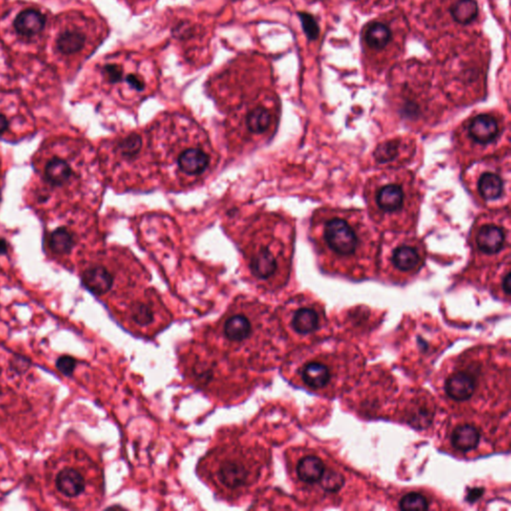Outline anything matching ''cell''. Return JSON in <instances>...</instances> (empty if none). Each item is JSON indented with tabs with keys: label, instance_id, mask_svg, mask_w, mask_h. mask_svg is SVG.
Listing matches in <instances>:
<instances>
[{
	"label": "cell",
	"instance_id": "cell-17",
	"mask_svg": "<svg viewBox=\"0 0 511 511\" xmlns=\"http://www.w3.org/2000/svg\"><path fill=\"white\" fill-rule=\"evenodd\" d=\"M276 317L285 321L292 332L298 335L314 334L321 322L317 308L308 305L303 299H295L286 304L285 307L277 313Z\"/></svg>",
	"mask_w": 511,
	"mask_h": 511
},
{
	"label": "cell",
	"instance_id": "cell-35",
	"mask_svg": "<svg viewBox=\"0 0 511 511\" xmlns=\"http://www.w3.org/2000/svg\"><path fill=\"white\" fill-rule=\"evenodd\" d=\"M9 245L8 241L4 238H0V256H6L8 254Z\"/></svg>",
	"mask_w": 511,
	"mask_h": 511
},
{
	"label": "cell",
	"instance_id": "cell-3",
	"mask_svg": "<svg viewBox=\"0 0 511 511\" xmlns=\"http://www.w3.org/2000/svg\"><path fill=\"white\" fill-rule=\"evenodd\" d=\"M271 454L243 431L222 432L197 465V474L221 501L240 504L271 476Z\"/></svg>",
	"mask_w": 511,
	"mask_h": 511
},
{
	"label": "cell",
	"instance_id": "cell-23",
	"mask_svg": "<svg viewBox=\"0 0 511 511\" xmlns=\"http://www.w3.org/2000/svg\"><path fill=\"white\" fill-rule=\"evenodd\" d=\"M46 17L36 9H26L18 13L13 26L18 35L24 37H32L44 30Z\"/></svg>",
	"mask_w": 511,
	"mask_h": 511
},
{
	"label": "cell",
	"instance_id": "cell-22",
	"mask_svg": "<svg viewBox=\"0 0 511 511\" xmlns=\"http://www.w3.org/2000/svg\"><path fill=\"white\" fill-rule=\"evenodd\" d=\"M58 492L67 497H77L86 490V479L74 468L66 467L58 472L55 481Z\"/></svg>",
	"mask_w": 511,
	"mask_h": 511
},
{
	"label": "cell",
	"instance_id": "cell-28",
	"mask_svg": "<svg viewBox=\"0 0 511 511\" xmlns=\"http://www.w3.org/2000/svg\"><path fill=\"white\" fill-rule=\"evenodd\" d=\"M391 31L386 24L380 22L371 24L364 32V40L371 48L382 50L389 44Z\"/></svg>",
	"mask_w": 511,
	"mask_h": 511
},
{
	"label": "cell",
	"instance_id": "cell-8",
	"mask_svg": "<svg viewBox=\"0 0 511 511\" xmlns=\"http://www.w3.org/2000/svg\"><path fill=\"white\" fill-rule=\"evenodd\" d=\"M226 114L227 145L235 154L253 151L273 138L280 121V108L271 93H246L242 100L221 107Z\"/></svg>",
	"mask_w": 511,
	"mask_h": 511
},
{
	"label": "cell",
	"instance_id": "cell-6",
	"mask_svg": "<svg viewBox=\"0 0 511 511\" xmlns=\"http://www.w3.org/2000/svg\"><path fill=\"white\" fill-rule=\"evenodd\" d=\"M178 357L187 382L220 404H237L255 384L251 371L240 368L199 337L183 344Z\"/></svg>",
	"mask_w": 511,
	"mask_h": 511
},
{
	"label": "cell",
	"instance_id": "cell-4",
	"mask_svg": "<svg viewBox=\"0 0 511 511\" xmlns=\"http://www.w3.org/2000/svg\"><path fill=\"white\" fill-rule=\"evenodd\" d=\"M276 319L264 303L240 296L197 337L240 368L263 373L274 355Z\"/></svg>",
	"mask_w": 511,
	"mask_h": 511
},
{
	"label": "cell",
	"instance_id": "cell-36",
	"mask_svg": "<svg viewBox=\"0 0 511 511\" xmlns=\"http://www.w3.org/2000/svg\"><path fill=\"white\" fill-rule=\"evenodd\" d=\"M481 492H483V490H474L468 495H470V499H472V497H474V496H476V499H479V496H481Z\"/></svg>",
	"mask_w": 511,
	"mask_h": 511
},
{
	"label": "cell",
	"instance_id": "cell-2",
	"mask_svg": "<svg viewBox=\"0 0 511 511\" xmlns=\"http://www.w3.org/2000/svg\"><path fill=\"white\" fill-rule=\"evenodd\" d=\"M317 263L324 272L351 279L375 273L380 230L357 209L324 207L314 212L308 227Z\"/></svg>",
	"mask_w": 511,
	"mask_h": 511
},
{
	"label": "cell",
	"instance_id": "cell-32",
	"mask_svg": "<svg viewBox=\"0 0 511 511\" xmlns=\"http://www.w3.org/2000/svg\"><path fill=\"white\" fill-rule=\"evenodd\" d=\"M299 17H300L301 26L308 39L316 40L319 35V28L316 19L312 15L305 12L299 13Z\"/></svg>",
	"mask_w": 511,
	"mask_h": 511
},
{
	"label": "cell",
	"instance_id": "cell-26",
	"mask_svg": "<svg viewBox=\"0 0 511 511\" xmlns=\"http://www.w3.org/2000/svg\"><path fill=\"white\" fill-rule=\"evenodd\" d=\"M86 44V35L78 29H67L58 35L56 48L63 55H73L80 53Z\"/></svg>",
	"mask_w": 511,
	"mask_h": 511
},
{
	"label": "cell",
	"instance_id": "cell-9",
	"mask_svg": "<svg viewBox=\"0 0 511 511\" xmlns=\"http://www.w3.org/2000/svg\"><path fill=\"white\" fill-rule=\"evenodd\" d=\"M109 156L114 185L124 192L148 191L158 182L147 129L119 135L110 142Z\"/></svg>",
	"mask_w": 511,
	"mask_h": 511
},
{
	"label": "cell",
	"instance_id": "cell-27",
	"mask_svg": "<svg viewBox=\"0 0 511 511\" xmlns=\"http://www.w3.org/2000/svg\"><path fill=\"white\" fill-rule=\"evenodd\" d=\"M75 246V236L65 227H58L49 235V249L56 255H71Z\"/></svg>",
	"mask_w": 511,
	"mask_h": 511
},
{
	"label": "cell",
	"instance_id": "cell-30",
	"mask_svg": "<svg viewBox=\"0 0 511 511\" xmlns=\"http://www.w3.org/2000/svg\"><path fill=\"white\" fill-rule=\"evenodd\" d=\"M400 508L402 510H427L429 504L422 494L409 492L400 499Z\"/></svg>",
	"mask_w": 511,
	"mask_h": 511
},
{
	"label": "cell",
	"instance_id": "cell-29",
	"mask_svg": "<svg viewBox=\"0 0 511 511\" xmlns=\"http://www.w3.org/2000/svg\"><path fill=\"white\" fill-rule=\"evenodd\" d=\"M452 17L461 24H470L479 15V6L476 0H458L450 9Z\"/></svg>",
	"mask_w": 511,
	"mask_h": 511
},
{
	"label": "cell",
	"instance_id": "cell-24",
	"mask_svg": "<svg viewBox=\"0 0 511 511\" xmlns=\"http://www.w3.org/2000/svg\"><path fill=\"white\" fill-rule=\"evenodd\" d=\"M74 171L66 160L54 157L44 167L45 181L51 187H63L69 183Z\"/></svg>",
	"mask_w": 511,
	"mask_h": 511
},
{
	"label": "cell",
	"instance_id": "cell-20",
	"mask_svg": "<svg viewBox=\"0 0 511 511\" xmlns=\"http://www.w3.org/2000/svg\"><path fill=\"white\" fill-rule=\"evenodd\" d=\"M476 389V379L467 371H458L450 375L445 386L447 396L456 402L470 400L474 396Z\"/></svg>",
	"mask_w": 511,
	"mask_h": 511
},
{
	"label": "cell",
	"instance_id": "cell-10",
	"mask_svg": "<svg viewBox=\"0 0 511 511\" xmlns=\"http://www.w3.org/2000/svg\"><path fill=\"white\" fill-rule=\"evenodd\" d=\"M454 150L463 169L474 162L510 153V123L494 112L472 115L454 131Z\"/></svg>",
	"mask_w": 511,
	"mask_h": 511
},
{
	"label": "cell",
	"instance_id": "cell-7",
	"mask_svg": "<svg viewBox=\"0 0 511 511\" xmlns=\"http://www.w3.org/2000/svg\"><path fill=\"white\" fill-rule=\"evenodd\" d=\"M368 215L386 233H414L422 205L420 182L405 168L384 169L364 188Z\"/></svg>",
	"mask_w": 511,
	"mask_h": 511
},
{
	"label": "cell",
	"instance_id": "cell-14",
	"mask_svg": "<svg viewBox=\"0 0 511 511\" xmlns=\"http://www.w3.org/2000/svg\"><path fill=\"white\" fill-rule=\"evenodd\" d=\"M117 316L130 334L144 339L156 337L172 322V315L161 296L150 287L119 301Z\"/></svg>",
	"mask_w": 511,
	"mask_h": 511
},
{
	"label": "cell",
	"instance_id": "cell-15",
	"mask_svg": "<svg viewBox=\"0 0 511 511\" xmlns=\"http://www.w3.org/2000/svg\"><path fill=\"white\" fill-rule=\"evenodd\" d=\"M380 242L378 269L393 282L416 276L427 261V248L414 233H388Z\"/></svg>",
	"mask_w": 511,
	"mask_h": 511
},
{
	"label": "cell",
	"instance_id": "cell-16",
	"mask_svg": "<svg viewBox=\"0 0 511 511\" xmlns=\"http://www.w3.org/2000/svg\"><path fill=\"white\" fill-rule=\"evenodd\" d=\"M102 75L109 86L114 87L128 108L138 104L152 91V84L141 68L113 62L106 63Z\"/></svg>",
	"mask_w": 511,
	"mask_h": 511
},
{
	"label": "cell",
	"instance_id": "cell-5",
	"mask_svg": "<svg viewBox=\"0 0 511 511\" xmlns=\"http://www.w3.org/2000/svg\"><path fill=\"white\" fill-rule=\"evenodd\" d=\"M236 243L245 280L262 294L282 290L291 277L294 222L275 212H260L245 221Z\"/></svg>",
	"mask_w": 511,
	"mask_h": 511
},
{
	"label": "cell",
	"instance_id": "cell-1",
	"mask_svg": "<svg viewBox=\"0 0 511 511\" xmlns=\"http://www.w3.org/2000/svg\"><path fill=\"white\" fill-rule=\"evenodd\" d=\"M157 179L170 192L203 185L220 162L208 133L187 115L164 113L146 128Z\"/></svg>",
	"mask_w": 511,
	"mask_h": 511
},
{
	"label": "cell",
	"instance_id": "cell-13",
	"mask_svg": "<svg viewBox=\"0 0 511 511\" xmlns=\"http://www.w3.org/2000/svg\"><path fill=\"white\" fill-rule=\"evenodd\" d=\"M463 181L479 206L488 211L510 209V153L474 162L463 169Z\"/></svg>",
	"mask_w": 511,
	"mask_h": 511
},
{
	"label": "cell",
	"instance_id": "cell-18",
	"mask_svg": "<svg viewBox=\"0 0 511 511\" xmlns=\"http://www.w3.org/2000/svg\"><path fill=\"white\" fill-rule=\"evenodd\" d=\"M414 151L416 145L413 140L398 137L378 146L373 158L378 165L384 169L400 168V165H405L414 157Z\"/></svg>",
	"mask_w": 511,
	"mask_h": 511
},
{
	"label": "cell",
	"instance_id": "cell-31",
	"mask_svg": "<svg viewBox=\"0 0 511 511\" xmlns=\"http://www.w3.org/2000/svg\"><path fill=\"white\" fill-rule=\"evenodd\" d=\"M319 483L325 492L335 494L343 487L344 479L343 474L340 472H335V470H328V472L325 470Z\"/></svg>",
	"mask_w": 511,
	"mask_h": 511
},
{
	"label": "cell",
	"instance_id": "cell-25",
	"mask_svg": "<svg viewBox=\"0 0 511 511\" xmlns=\"http://www.w3.org/2000/svg\"><path fill=\"white\" fill-rule=\"evenodd\" d=\"M481 441V432L474 425H459L452 434V443L459 452H467L476 449Z\"/></svg>",
	"mask_w": 511,
	"mask_h": 511
},
{
	"label": "cell",
	"instance_id": "cell-19",
	"mask_svg": "<svg viewBox=\"0 0 511 511\" xmlns=\"http://www.w3.org/2000/svg\"><path fill=\"white\" fill-rule=\"evenodd\" d=\"M325 470L326 465L322 458L312 454L301 456L296 463H291L292 474L299 483L306 485L319 483Z\"/></svg>",
	"mask_w": 511,
	"mask_h": 511
},
{
	"label": "cell",
	"instance_id": "cell-21",
	"mask_svg": "<svg viewBox=\"0 0 511 511\" xmlns=\"http://www.w3.org/2000/svg\"><path fill=\"white\" fill-rule=\"evenodd\" d=\"M299 377L307 388L317 391L328 386L332 373L324 362H308L299 370Z\"/></svg>",
	"mask_w": 511,
	"mask_h": 511
},
{
	"label": "cell",
	"instance_id": "cell-34",
	"mask_svg": "<svg viewBox=\"0 0 511 511\" xmlns=\"http://www.w3.org/2000/svg\"><path fill=\"white\" fill-rule=\"evenodd\" d=\"M9 128V121L6 115L0 113V137L3 136Z\"/></svg>",
	"mask_w": 511,
	"mask_h": 511
},
{
	"label": "cell",
	"instance_id": "cell-11",
	"mask_svg": "<svg viewBox=\"0 0 511 511\" xmlns=\"http://www.w3.org/2000/svg\"><path fill=\"white\" fill-rule=\"evenodd\" d=\"M510 209L479 216L470 234V268L499 269L510 262Z\"/></svg>",
	"mask_w": 511,
	"mask_h": 511
},
{
	"label": "cell",
	"instance_id": "cell-33",
	"mask_svg": "<svg viewBox=\"0 0 511 511\" xmlns=\"http://www.w3.org/2000/svg\"><path fill=\"white\" fill-rule=\"evenodd\" d=\"M77 362L71 355H62L56 361V369L66 377H71L75 371Z\"/></svg>",
	"mask_w": 511,
	"mask_h": 511
},
{
	"label": "cell",
	"instance_id": "cell-12",
	"mask_svg": "<svg viewBox=\"0 0 511 511\" xmlns=\"http://www.w3.org/2000/svg\"><path fill=\"white\" fill-rule=\"evenodd\" d=\"M149 273L133 253L125 249L117 251L112 268L104 264L89 266L81 274V284L94 296L104 297L117 292L119 301L143 288L148 287Z\"/></svg>",
	"mask_w": 511,
	"mask_h": 511
}]
</instances>
